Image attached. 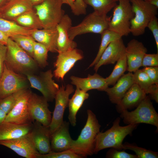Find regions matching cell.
I'll use <instances>...</instances> for the list:
<instances>
[{
  "instance_id": "6da1fadb",
  "label": "cell",
  "mask_w": 158,
  "mask_h": 158,
  "mask_svg": "<svg viewBox=\"0 0 158 158\" xmlns=\"http://www.w3.org/2000/svg\"><path fill=\"white\" fill-rule=\"evenodd\" d=\"M87 113L86 123L77 139L73 140L70 149L82 158L94 154L96 138L101 127L94 113L90 109Z\"/></svg>"
},
{
  "instance_id": "7a4b0ae2",
  "label": "cell",
  "mask_w": 158,
  "mask_h": 158,
  "mask_svg": "<svg viewBox=\"0 0 158 158\" xmlns=\"http://www.w3.org/2000/svg\"><path fill=\"white\" fill-rule=\"evenodd\" d=\"M120 118L117 117L112 127L104 132H100L96 138L94 154L105 149L113 148L119 150H123V141L128 135H131L138 124H131L125 126L120 125Z\"/></svg>"
},
{
  "instance_id": "3957f363",
  "label": "cell",
  "mask_w": 158,
  "mask_h": 158,
  "mask_svg": "<svg viewBox=\"0 0 158 158\" xmlns=\"http://www.w3.org/2000/svg\"><path fill=\"white\" fill-rule=\"evenodd\" d=\"M6 46L5 63L7 67L25 76L28 73H35L39 66L31 56L10 38L8 39Z\"/></svg>"
},
{
  "instance_id": "277c9868",
  "label": "cell",
  "mask_w": 158,
  "mask_h": 158,
  "mask_svg": "<svg viewBox=\"0 0 158 158\" xmlns=\"http://www.w3.org/2000/svg\"><path fill=\"white\" fill-rule=\"evenodd\" d=\"M134 16L130 22V33L143 35L151 20L157 13V8L143 0H130Z\"/></svg>"
},
{
  "instance_id": "5b68a950",
  "label": "cell",
  "mask_w": 158,
  "mask_h": 158,
  "mask_svg": "<svg viewBox=\"0 0 158 158\" xmlns=\"http://www.w3.org/2000/svg\"><path fill=\"white\" fill-rule=\"evenodd\" d=\"M120 117L127 125L145 123L151 124L158 128V114L154 108L149 96L145 97L134 110L122 111Z\"/></svg>"
},
{
  "instance_id": "8992f818",
  "label": "cell",
  "mask_w": 158,
  "mask_h": 158,
  "mask_svg": "<svg viewBox=\"0 0 158 158\" xmlns=\"http://www.w3.org/2000/svg\"><path fill=\"white\" fill-rule=\"evenodd\" d=\"M118 4L113 8L108 29L122 37L130 33V22L134 14L130 0H118Z\"/></svg>"
},
{
  "instance_id": "52a82bcc",
  "label": "cell",
  "mask_w": 158,
  "mask_h": 158,
  "mask_svg": "<svg viewBox=\"0 0 158 158\" xmlns=\"http://www.w3.org/2000/svg\"><path fill=\"white\" fill-rule=\"evenodd\" d=\"M61 0H46L33 6L43 28H55L65 14Z\"/></svg>"
},
{
  "instance_id": "ba28073f",
  "label": "cell",
  "mask_w": 158,
  "mask_h": 158,
  "mask_svg": "<svg viewBox=\"0 0 158 158\" xmlns=\"http://www.w3.org/2000/svg\"><path fill=\"white\" fill-rule=\"evenodd\" d=\"M111 16L99 15L94 11L87 15L79 24L69 29L68 36L73 40L77 36L88 33L101 34L108 29Z\"/></svg>"
},
{
  "instance_id": "9c48e42d",
  "label": "cell",
  "mask_w": 158,
  "mask_h": 158,
  "mask_svg": "<svg viewBox=\"0 0 158 158\" xmlns=\"http://www.w3.org/2000/svg\"><path fill=\"white\" fill-rule=\"evenodd\" d=\"M30 87L37 90L48 102H52L59 87L53 79V74L51 69L41 72L39 74L28 73L25 75Z\"/></svg>"
},
{
  "instance_id": "30bf717a",
  "label": "cell",
  "mask_w": 158,
  "mask_h": 158,
  "mask_svg": "<svg viewBox=\"0 0 158 158\" xmlns=\"http://www.w3.org/2000/svg\"><path fill=\"white\" fill-rule=\"evenodd\" d=\"M29 82L25 76L14 71L4 63L0 78V99L18 91L28 88Z\"/></svg>"
},
{
  "instance_id": "8fae6325",
  "label": "cell",
  "mask_w": 158,
  "mask_h": 158,
  "mask_svg": "<svg viewBox=\"0 0 158 158\" xmlns=\"http://www.w3.org/2000/svg\"><path fill=\"white\" fill-rule=\"evenodd\" d=\"M32 92L29 88L20 91L14 106L7 114L4 121L18 124H27L33 122L28 107V100Z\"/></svg>"
},
{
  "instance_id": "7c38bea8",
  "label": "cell",
  "mask_w": 158,
  "mask_h": 158,
  "mask_svg": "<svg viewBox=\"0 0 158 158\" xmlns=\"http://www.w3.org/2000/svg\"><path fill=\"white\" fill-rule=\"evenodd\" d=\"M75 90L72 85L66 86L62 84L56 93L54 99L55 103L51 123L49 127L51 135L63 121V115L66 108L68 106L69 96Z\"/></svg>"
},
{
  "instance_id": "4fadbf2b",
  "label": "cell",
  "mask_w": 158,
  "mask_h": 158,
  "mask_svg": "<svg viewBox=\"0 0 158 158\" xmlns=\"http://www.w3.org/2000/svg\"><path fill=\"white\" fill-rule=\"evenodd\" d=\"M48 102L43 96L32 92L29 99L28 107L33 122L36 121L48 127L51 122L52 116Z\"/></svg>"
},
{
  "instance_id": "5bb4252c",
  "label": "cell",
  "mask_w": 158,
  "mask_h": 158,
  "mask_svg": "<svg viewBox=\"0 0 158 158\" xmlns=\"http://www.w3.org/2000/svg\"><path fill=\"white\" fill-rule=\"evenodd\" d=\"M0 145L9 148L18 155L26 158H37V154H39L31 132L17 138L0 140Z\"/></svg>"
},
{
  "instance_id": "9a60e30c",
  "label": "cell",
  "mask_w": 158,
  "mask_h": 158,
  "mask_svg": "<svg viewBox=\"0 0 158 158\" xmlns=\"http://www.w3.org/2000/svg\"><path fill=\"white\" fill-rule=\"evenodd\" d=\"M58 53L53 74L56 79L63 80L66 74L77 61L83 58V56L81 51L76 48Z\"/></svg>"
},
{
  "instance_id": "2e32d148",
  "label": "cell",
  "mask_w": 158,
  "mask_h": 158,
  "mask_svg": "<svg viewBox=\"0 0 158 158\" xmlns=\"http://www.w3.org/2000/svg\"><path fill=\"white\" fill-rule=\"evenodd\" d=\"M147 51L142 42L135 39L130 40L125 51L127 64V71L132 73L138 69L141 66L142 59Z\"/></svg>"
},
{
  "instance_id": "e0dca14e",
  "label": "cell",
  "mask_w": 158,
  "mask_h": 158,
  "mask_svg": "<svg viewBox=\"0 0 158 158\" xmlns=\"http://www.w3.org/2000/svg\"><path fill=\"white\" fill-rule=\"evenodd\" d=\"M69 122L63 121L50 135L52 152H61L70 150L73 140L69 131Z\"/></svg>"
},
{
  "instance_id": "ac0fdd59",
  "label": "cell",
  "mask_w": 158,
  "mask_h": 158,
  "mask_svg": "<svg viewBox=\"0 0 158 158\" xmlns=\"http://www.w3.org/2000/svg\"><path fill=\"white\" fill-rule=\"evenodd\" d=\"M125 47L122 37L111 42L94 66V70L96 73L102 66L114 64L125 53Z\"/></svg>"
},
{
  "instance_id": "d6986e66",
  "label": "cell",
  "mask_w": 158,
  "mask_h": 158,
  "mask_svg": "<svg viewBox=\"0 0 158 158\" xmlns=\"http://www.w3.org/2000/svg\"><path fill=\"white\" fill-rule=\"evenodd\" d=\"M31 133L35 147L40 154H45L52 152L49 127L35 121Z\"/></svg>"
},
{
  "instance_id": "ffe728a7",
  "label": "cell",
  "mask_w": 158,
  "mask_h": 158,
  "mask_svg": "<svg viewBox=\"0 0 158 158\" xmlns=\"http://www.w3.org/2000/svg\"><path fill=\"white\" fill-rule=\"evenodd\" d=\"M72 26L71 18L68 14H65L56 27L58 33L57 42L58 53L76 48L77 43L71 40L68 36V30Z\"/></svg>"
},
{
  "instance_id": "44dd1931",
  "label": "cell",
  "mask_w": 158,
  "mask_h": 158,
  "mask_svg": "<svg viewBox=\"0 0 158 158\" xmlns=\"http://www.w3.org/2000/svg\"><path fill=\"white\" fill-rule=\"evenodd\" d=\"M134 83L133 74L128 72L122 76L113 87H108L105 91L108 96L110 102L116 104Z\"/></svg>"
},
{
  "instance_id": "7402d4cb",
  "label": "cell",
  "mask_w": 158,
  "mask_h": 158,
  "mask_svg": "<svg viewBox=\"0 0 158 158\" xmlns=\"http://www.w3.org/2000/svg\"><path fill=\"white\" fill-rule=\"evenodd\" d=\"M72 84L87 92L93 89L105 91L109 87L104 78L96 73L93 75L89 74L87 77L81 78L72 75L70 77Z\"/></svg>"
},
{
  "instance_id": "603a6c76",
  "label": "cell",
  "mask_w": 158,
  "mask_h": 158,
  "mask_svg": "<svg viewBox=\"0 0 158 158\" xmlns=\"http://www.w3.org/2000/svg\"><path fill=\"white\" fill-rule=\"evenodd\" d=\"M146 95L137 84L134 83L116 104L117 111L121 113L124 110L136 107L145 98Z\"/></svg>"
},
{
  "instance_id": "cb8c5ba5",
  "label": "cell",
  "mask_w": 158,
  "mask_h": 158,
  "mask_svg": "<svg viewBox=\"0 0 158 158\" xmlns=\"http://www.w3.org/2000/svg\"><path fill=\"white\" fill-rule=\"evenodd\" d=\"M33 8L30 0H12L0 8V17L13 20L24 13Z\"/></svg>"
},
{
  "instance_id": "d4e9b609",
  "label": "cell",
  "mask_w": 158,
  "mask_h": 158,
  "mask_svg": "<svg viewBox=\"0 0 158 158\" xmlns=\"http://www.w3.org/2000/svg\"><path fill=\"white\" fill-rule=\"evenodd\" d=\"M33 123L18 124L4 121L0 124V140H9L18 138L30 132Z\"/></svg>"
},
{
  "instance_id": "484cf974",
  "label": "cell",
  "mask_w": 158,
  "mask_h": 158,
  "mask_svg": "<svg viewBox=\"0 0 158 158\" xmlns=\"http://www.w3.org/2000/svg\"><path fill=\"white\" fill-rule=\"evenodd\" d=\"M31 37L35 41L46 47L49 51L57 52L58 33L56 27L50 29H34Z\"/></svg>"
},
{
  "instance_id": "4316f807",
  "label": "cell",
  "mask_w": 158,
  "mask_h": 158,
  "mask_svg": "<svg viewBox=\"0 0 158 158\" xmlns=\"http://www.w3.org/2000/svg\"><path fill=\"white\" fill-rule=\"evenodd\" d=\"M89 96L87 92L76 87L75 93L71 99H69L68 107L69 115L68 119L72 126H75L76 125V115L84 101Z\"/></svg>"
},
{
  "instance_id": "83f0119b",
  "label": "cell",
  "mask_w": 158,
  "mask_h": 158,
  "mask_svg": "<svg viewBox=\"0 0 158 158\" xmlns=\"http://www.w3.org/2000/svg\"><path fill=\"white\" fill-rule=\"evenodd\" d=\"M34 29L22 26L13 20L0 17V30L9 38L18 35L31 36Z\"/></svg>"
},
{
  "instance_id": "f1b7e54d",
  "label": "cell",
  "mask_w": 158,
  "mask_h": 158,
  "mask_svg": "<svg viewBox=\"0 0 158 158\" xmlns=\"http://www.w3.org/2000/svg\"><path fill=\"white\" fill-rule=\"evenodd\" d=\"M13 21L25 28L32 29H43L33 7L32 9L17 17Z\"/></svg>"
},
{
  "instance_id": "f546056e",
  "label": "cell",
  "mask_w": 158,
  "mask_h": 158,
  "mask_svg": "<svg viewBox=\"0 0 158 158\" xmlns=\"http://www.w3.org/2000/svg\"><path fill=\"white\" fill-rule=\"evenodd\" d=\"M101 35V40L98 51L95 59L88 68L94 66L97 63L103 51L110 43L122 37L117 33L108 29L104 31Z\"/></svg>"
},
{
  "instance_id": "4dcf8cb0",
  "label": "cell",
  "mask_w": 158,
  "mask_h": 158,
  "mask_svg": "<svg viewBox=\"0 0 158 158\" xmlns=\"http://www.w3.org/2000/svg\"><path fill=\"white\" fill-rule=\"evenodd\" d=\"M87 5L91 6L96 13L102 15L107 14L117 4L118 0H83Z\"/></svg>"
},
{
  "instance_id": "1f68e13d",
  "label": "cell",
  "mask_w": 158,
  "mask_h": 158,
  "mask_svg": "<svg viewBox=\"0 0 158 158\" xmlns=\"http://www.w3.org/2000/svg\"><path fill=\"white\" fill-rule=\"evenodd\" d=\"M116 62L111 74L106 78V82L108 86L114 85L127 71V64L125 53Z\"/></svg>"
},
{
  "instance_id": "d6a6232c",
  "label": "cell",
  "mask_w": 158,
  "mask_h": 158,
  "mask_svg": "<svg viewBox=\"0 0 158 158\" xmlns=\"http://www.w3.org/2000/svg\"><path fill=\"white\" fill-rule=\"evenodd\" d=\"M49 51L48 49L45 45L35 41L33 58L39 67L44 68L48 65L47 60Z\"/></svg>"
},
{
  "instance_id": "836d02e7",
  "label": "cell",
  "mask_w": 158,
  "mask_h": 158,
  "mask_svg": "<svg viewBox=\"0 0 158 158\" xmlns=\"http://www.w3.org/2000/svg\"><path fill=\"white\" fill-rule=\"evenodd\" d=\"M133 74L134 83L137 84L146 94L154 83L147 75L142 69H138Z\"/></svg>"
},
{
  "instance_id": "e575fe53",
  "label": "cell",
  "mask_w": 158,
  "mask_h": 158,
  "mask_svg": "<svg viewBox=\"0 0 158 158\" xmlns=\"http://www.w3.org/2000/svg\"><path fill=\"white\" fill-rule=\"evenodd\" d=\"M123 150H128L134 151L138 158H157L158 152L140 147L134 143L126 142L123 144Z\"/></svg>"
},
{
  "instance_id": "d590c367",
  "label": "cell",
  "mask_w": 158,
  "mask_h": 158,
  "mask_svg": "<svg viewBox=\"0 0 158 158\" xmlns=\"http://www.w3.org/2000/svg\"><path fill=\"white\" fill-rule=\"evenodd\" d=\"M10 38L33 58L34 44L35 41L31 37L18 35Z\"/></svg>"
},
{
  "instance_id": "8d00e7d4",
  "label": "cell",
  "mask_w": 158,
  "mask_h": 158,
  "mask_svg": "<svg viewBox=\"0 0 158 158\" xmlns=\"http://www.w3.org/2000/svg\"><path fill=\"white\" fill-rule=\"evenodd\" d=\"M20 91L0 99V109L7 114L10 112L14 106Z\"/></svg>"
},
{
  "instance_id": "74e56055",
  "label": "cell",
  "mask_w": 158,
  "mask_h": 158,
  "mask_svg": "<svg viewBox=\"0 0 158 158\" xmlns=\"http://www.w3.org/2000/svg\"><path fill=\"white\" fill-rule=\"evenodd\" d=\"M70 150L61 152H51L45 154H37V158H81Z\"/></svg>"
},
{
  "instance_id": "f35d334b",
  "label": "cell",
  "mask_w": 158,
  "mask_h": 158,
  "mask_svg": "<svg viewBox=\"0 0 158 158\" xmlns=\"http://www.w3.org/2000/svg\"><path fill=\"white\" fill-rule=\"evenodd\" d=\"M106 157L107 158H138L136 154L128 153L123 150L122 151L111 148L107 152Z\"/></svg>"
},
{
  "instance_id": "ab89813d",
  "label": "cell",
  "mask_w": 158,
  "mask_h": 158,
  "mask_svg": "<svg viewBox=\"0 0 158 158\" xmlns=\"http://www.w3.org/2000/svg\"><path fill=\"white\" fill-rule=\"evenodd\" d=\"M141 66H158V53L145 54L142 60Z\"/></svg>"
},
{
  "instance_id": "60d3db41",
  "label": "cell",
  "mask_w": 158,
  "mask_h": 158,
  "mask_svg": "<svg viewBox=\"0 0 158 158\" xmlns=\"http://www.w3.org/2000/svg\"><path fill=\"white\" fill-rule=\"evenodd\" d=\"M87 6L83 0H75L73 7L71 9L72 11L76 16L85 14Z\"/></svg>"
},
{
  "instance_id": "b9f144b4",
  "label": "cell",
  "mask_w": 158,
  "mask_h": 158,
  "mask_svg": "<svg viewBox=\"0 0 158 158\" xmlns=\"http://www.w3.org/2000/svg\"><path fill=\"white\" fill-rule=\"evenodd\" d=\"M147 27L152 32L155 42L158 51V22L156 16L154 17L149 23Z\"/></svg>"
},
{
  "instance_id": "7bdbcfd3",
  "label": "cell",
  "mask_w": 158,
  "mask_h": 158,
  "mask_svg": "<svg viewBox=\"0 0 158 158\" xmlns=\"http://www.w3.org/2000/svg\"><path fill=\"white\" fill-rule=\"evenodd\" d=\"M154 84H158V66L145 67L142 69Z\"/></svg>"
},
{
  "instance_id": "ee69618b",
  "label": "cell",
  "mask_w": 158,
  "mask_h": 158,
  "mask_svg": "<svg viewBox=\"0 0 158 158\" xmlns=\"http://www.w3.org/2000/svg\"><path fill=\"white\" fill-rule=\"evenodd\" d=\"M6 51V45L0 42V78L3 70Z\"/></svg>"
},
{
  "instance_id": "f6af8a7d",
  "label": "cell",
  "mask_w": 158,
  "mask_h": 158,
  "mask_svg": "<svg viewBox=\"0 0 158 158\" xmlns=\"http://www.w3.org/2000/svg\"><path fill=\"white\" fill-rule=\"evenodd\" d=\"M148 94L150 98L158 103V84H153L151 86Z\"/></svg>"
},
{
  "instance_id": "bcb514c9",
  "label": "cell",
  "mask_w": 158,
  "mask_h": 158,
  "mask_svg": "<svg viewBox=\"0 0 158 158\" xmlns=\"http://www.w3.org/2000/svg\"><path fill=\"white\" fill-rule=\"evenodd\" d=\"M9 37L0 30V42L6 45Z\"/></svg>"
},
{
  "instance_id": "7dc6e473",
  "label": "cell",
  "mask_w": 158,
  "mask_h": 158,
  "mask_svg": "<svg viewBox=\"0 0 158 158\" xmlns=\"http://www.w3.org/2000/svg\"><path fill=\"white\" fill-rule=\"evenodd\" d=\"M7 115L4 111L0 109V124L4 121Z\"/></svg>"
},
{
  "instance_id": "c3c4849f",
  "label": "cell",
  "mask_w": 158,
  "mask_h": 158,
  "mask_svg": "<svg viewBox=\"0 0 158 158\" xmlns=\"http://www.w3.org/2000/svg\"><path fill=\"white\" fill-rule=\"evenodd\" d=\"M63 4H66L70 6L71 9L73 8L75 0H61Z\"/></svg>"
},
{
  "instance_id": "681fc988",
  "label": "cell",
  "mask_w": 158,
  "mask_h": 158,
  "mask_svg": "<svg viewBox=\"0 0 158 158\" xmlns=\"http://www.w3.org/2000/svg\"><path fill=\"white\" fill-rule=\"evenodd\" d=\"M33 6L39 4L46 0H30Z\"/></svg>"
},
{
  "instance_id": "f907efd6",
  "label": "cell",
  "mask_w": 158,
  "mask_h": 158,
  "mask_svg": "<svg viewBox=\"0 0 158 158\" xmlns=\"http://www.w3.org/2000/svg\"><path fill=\"white\" fill-rule=\"evenodd\" d=\"M147 1L150 4L158 8V0H147Z\"/></svg>"
},
{
  "instance_id": "816d5d0a",
  "label": "cell",
  "mask_w": 158,
  "mask_h": 158,
  "mask_svg": "<svg viewBox=\"0 0 158 158\" xmlns=\"http://www.w3.org/2000/svg\"><path fill=\"white\" fill-rule=\"evenodd\" d=\"M6 1V0H0V8L5 4Z\"/></svg>"
},
{
  "instance_id": "f5cc1de1",
  "label": "cell",
  "mask_w": 158,
  "mask_h": 158,
  "mask_svg": "<svg viewBox=\"0 0 158 158\" xmlns=\"http://www.w3.org/2000/svg\"><path fill=\"white\" fill-rule=\"evenodd\" d=\"M11 0H6V3L7 2H8L9 1H11Z\"/></svg>"
},
{
  "instance_id": "db71d44e",
  "label": "cell",
  "mask_w": 158,
  "mask_h": 158,
  "mask_svg": "<svg viewBox=\"0 0 158 158\" xmlns=\"http://www.w3.org/2000/svg\"><path fill=\"white\" fill-rule=\"evenodd\" d=\"M143 0L145 1H147V0Z\"/></svg>"
}]
</instances>
